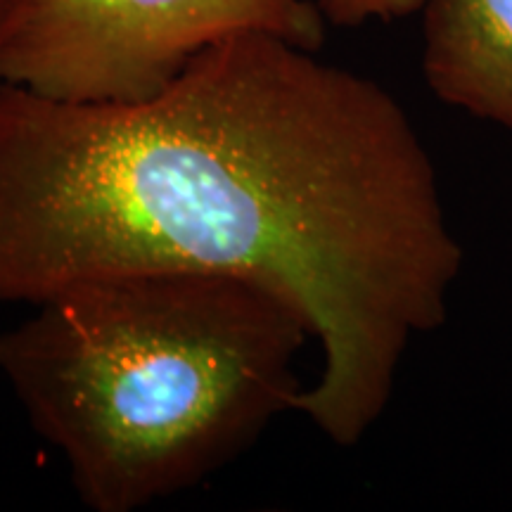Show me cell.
<instances>
[{"instance_id":"obj_1","label":"cell","mask_w":512,"mask_h":512,"mask_svg":"<svg viewBox=\"0 0 512 512\" xmlns=\"http://www.w3.org/2000/svg\"><path fill=\"white\" fill-rule=\"evenodd\" d=\"M463 259L401 102L285 38L230 36L131 105L0 83V304L140 271L268 287L323 354L294 411L339 448L444 325Z\"/></svg>"},{"instance_id":"obj_2","label":"cell","mask_w":512,"mask_h":512,"mask_svg":"<svg viewBox=\"0 0 512 512\" xmlns=\"http://www.w3.org/2000/svg\"><path fill=\"white\" fill-rule=\"evenodd\" d=\"M313 339L233 275L140 271L69 285L0 335V375L93 512L195 489L294 411Z\"/></svg>"},{"instance_id":"obj_3","label":"cell","mask_w":512,"mask_h":512,"mask_svg":"<svg viewBox=\"0 0 512 512\" xmlns=\"http://www.w3.org/2000/svg\"><path fill=\"white\" fill-rule=\"evenodd\" d=\"M325 24L309 0H29L0 43V83L76 105H131L230 36L271 34L318 53Z\"/></svg>"},{"instance_id":"obj_4","label":"cell","mask_w":512,"mask_h":512,"mask_svg":"<svg viewBox=\"0 0 512 512\" xmlns=\"http://www.w3.org/2000/svg\"><path fill=\"white\" fill-rule=\"evenodd\" d=\"M420 12L427 88L512 131V0H425Z\"/></svg>"},{"instance_id":"obj_5","label":"cell","mask_w":512,"mask_h":512,"mask_svg":"<svg viewBox=\"0 0 512 512\" xmlns=\"http://www.w3.org/2000/svg\"><path fill=\"white\" fill-rule=\"evenodd\" d=\"M325 22L344 29H358L366 24L394 22L422 10L425 0H309Z\"/></svg>"},{"instance_id":"obj_6","label":"cell","mask_w":512,"mask_h":512,"mask_svg":"<svg viewBox=\"0 0 512 512\" xmlns=\"http://www.w3.org/2000/svg\"><path fill=\"white\" fill-rule=\"evenodd\" d=\"M29 0H0V43L5 41L8 31L12 29V24L17 22L19 12L24 10Z\"/></svg>"}]
</instances>
